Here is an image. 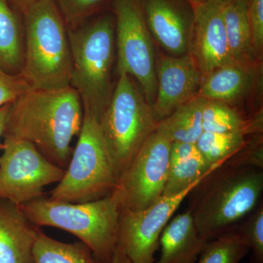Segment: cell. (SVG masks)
Segmentation results:
<instances>
[{
    "label": "cell",
    "instance_id": "16",
    "mask_svg": "<svg viewBox=\"0 0 263 263\" xmlns=\"http://www.w3.org/2000/svg\"><path fill=\"white\" fill-rule=\"evenodd\" d=\"M208 240L194 223L190 210L171 219L160 238V258L155 263H196Z\"/></svg>",
    "mask_w": 263,
    "mask_h": 263
},
{
    "label": "cell",
    "instance_id": "9",
    "mask_svg": "<svg viewBox=\"0 0 263 263\" xmlns=\"http://www.w3.org/2000/svg\"><path fill=\"white\" fill-rule=\"evenodd\" d=\"M0 157V198L18 204L44 197V189L58 183L65 170L48 161L30 142L3 138Z\"/></svg>",
    "mask_w": 263,
    "mask_h": 263
},
{
    "label": "cell",
    "instance_id": "31",
    "mask_svg": "<svg viewBox=\"0 0 263 263\" xmlns=\"http://www.w3.org/2000/svg\"><path fill=\"white\" fill-rule=\"evenodd\" d=\"M10 104L5 105L0 108V150H3V142H2L3 133L5 130V122H6L7 115L9 110Z\"/></svg>",
    "mask_w": 263,
    "mask_h": 263
},
{
    "label": "cell",
    "instance_id": "20",
    "mask_svg": "<svg viewBox=\"0 0 263 263\" xmlns=\"http://www.w3.org/2000/svg\"><path fill=\"white\" fill-rule=\"evenodd\" d=\"M8 0H0V68L11 75L22 72L24 57V22Z\"/></svg>",
    "mask_w": 263,
    "mask_h": 263
},
{
    "label": "cell",
    "instance_id": "25",
    "mask_svg": "<svg viewBox=\"0 0 263 263\" xmlns=\"http://www.w3.org/2000/svg\"><path fill=\"white\" fill-rule=\"evenodd\" d=\"M249 247L234 230L208 240L196 263H240Z\"/></svg>",
    "mask_w": 263,
    "mask_h": 263
},
{
    "label": "cell",
    "instance_id": "12",
    "mask_svg": "<svg viewBox=\"0 0 263 263\" xmlns=\"http://www.w3.org/2000/svg\"><path fill=\"white\" fill-rule=\"evenodd\" d=\"M157 90L152 108L157 122L198 95L201 74L190 53L181 57L160 55L156 62Z\"/></svg>",
    "mask_w": 263,
    "mask_h": 263
},
{
    "label": "cell",
    "instance_id": "4",
    "mask_svg": "<svg viewBox=\"0 0 263 263\" xmlns=\"http://www.w3.org/2000/svg\"><path fill=\"white\" fill-rule=\"evenodd\" d=\"M72 71L70 86L80 97L84 111L98 120L113 96L112 81L116 51L114 15L90 19L76 29H68Z\"/></svg>",
    "mask_w": 263,
    "mask_h": 263
},
{
    "label": "cell",
    "instance_id": "32",
    "mask_svg": "<svg viewBox=\"0 0 263 263\" xmlns=\"http://www.w3.org/2000/svg\"><path fill=\"white\" fill-rule=\"evenodd\" d=\"M110 263H131V262L128 258L127 254L124 253L123 249L119 245H117Z\"/></svg>",
    "mask_w": 263,
    "mask_h": 263
},
{
    "label": "cell",
    "instance_id": "22",
    "mask_svg": "<svg viewBox=\"0 0 263 263\" xmlns=\"http://www.w3.org/2000/svg\"><path fill=\"white\" fill-rule=\"evenodd\" d=\"M33 254L35 263H103L82 242L64 243L48 236L41 230Z\"/></svg>",
    "mask_w": 263,
    "mask_h": 263
},
{
    "label": "cell",
    "instance_id": "18",
    "mask_svg": "<svg viewBox=\"0 0 263 263\" xmlns=\"http://www.w3.org/2000/svg\"><path fill=\"white\" fill-rule=\"evenodd\" d=\"M254 81L253 65L233 62L202 81L198 96L230 105L248 94Z\"/></svg>",
    "mask_w": 263,
    "mask_h": 263
},
{
    "label": "cell",
    "instance_id": "13",
    "mask_svg": "<svg viewBox=\"0 0 263 263\" xmlns=\"http://www.w3.org/2000/svg\"><path fill=\"white\" fill-rule=\"evenodd\" d=\"M223 6L219 3L193 6L194 22L188 53L195 60L202 81L216 69L235 62L227 39Z\"/></svg>",
    "mask_w": 263,
    "mask_h": 263
},
{
    "label": "cell",
    "instance_id": "8",
    "mask_svg": "<svg viewBox=\"0 0 263 263\" xmlns=\"http://www.w3.org/2000/svg\"><path fill=\"white\" fill-rule=\"evenodd\" d=\"M113 5L118 76L133 77L152 106L157 90L155 51L141 0H114Z\"/></svg>",
    "mask_w": 263,
    "mask_h": 263
},
{
    "label": "cell",
    "instance_id": "26",
    "mask_svg": "<svg viewBox=\"0 0 263 263\" xmlns=\"http://www.w3.org/2000/svg\"><path fill=\"white\" fill-rule=\"evenodd\" d=\"M67 28L80 27L100 11L108 0H54Z\"/></svg>",
    "mask_w": 263,
    "mask_h": 263
},
{
    "label": "cell",
    "instance_id": "30",
    "mask_svg": "<svg viewBox=\"0 0 263 263\" xmlns=\"http://www.w3.org/2000/svg\"><path fill=\"white\" fill-rule=\"evenodd\" d=\"M8 1L17 12L23 15L38 0H8Z\"/></svg>",
    "mask_w": 263,
    "mask_h": 263
},
{
    "label": "cell",
    "instance_id": "19",
    "mask_svg": "<svg viewBox=\"0 0 263 263\" xmlns=\"http://www.w3.org/2000/svg\"><path fill=\"white\" fill-rule=\"evenodd\" d=\"M249 0H231L223 6L228 46L233 61L253 65L254 50L249 19Z\"/></svg>",
    "mask_w": 263,
    "mask_h": 263
},
{
    "label": "cell",
    "instance_id": "11",
    "mask_svg": "<svg viewBox=\"0 0 263 263\" xmlns=\"http://www.w3.org/2000/svg\"><path fill=\"white\" fill-rule=\"evenodd\" d=\"M195 183L173 196H162L158 201L140 211L120 212L117 245L131 263H155V254L162 232L184 199L200 184Z\"/></svg>",
    "mask_w": 263,
    "mask_h": 263
},
{
    "label": "cell",
    "instance_id": "2",
    "mask_svg": "<svg viewBox=\"0 0 263 263\" xmlns=\"http://www.w3.org/2000/svg\"><path fill=\"white\" fill-rule=\"evenodd\" d=\"M262 190V169L221 164L194 190L189 210L200 234L209 240L233 230L256 209Z\"/></svg>",
    "mask_w": 263,
    "mask_h": 263
},
{
    "label": "cell",
    "instance_id": "21",
    "mask_svg": "<svg viewBox=\"0 0 263 263\" xmlns=\"http://www.w3.org/2000/svg\"><path fill=\"white\" fill-rule=\"evenodd\" d=\"M205 99H192L157 124V131L171 143H195L201 136L202 110Z\"/></svg>",
    "mask_w": 263,
    "mask_h": 263
},
{
    "label": "cell",
    "instance_id": "27",
    "mask_svg": "<svg viewBox=\"0 0 263 263\" xmlns=\"http://www.w3.org/2000/svg\"><path fill=\"white\" fill-rule=\"evenodd\" d=\"M240 235L254 254L257 263H263V205L254 209L248 219L233 229Z\"/></svg>",
    "mask_w": 263,
    "mask_h": 263
},
{
    "label": "cell",
    "instance_id": "3",
    "mask_svg": "<svg viewBox=\"0 0 263 263\" xmlns=\"http://www.w3.org/2000/svg\"><path fill=\"white\" fill-rule=\"evenodd\" d=\"M24 65L31 89L70 86L72 56L68 28L54 0H38L23 14Z\"/></svg>",
    "mask_w": 263,
    "mask_h": 263
},
{
    "label": "cell",
    "instance_id": "23",
    "mask_svg": "<svg viewBox=\"0 0 263 263\" xmlns=\"http://www.w3.org/2000/svg\"><path fill=\"white\" fill-rule=\"evenodd\" d=\"M243 132L208 133L203 132L195 145L212 166L224 164L243 149L248 142Z\"/></svg>",
    "mask_w": 263,
    "mask_h": 263
},
{
    "label": "cell",
    "instance_id": "14",
    "mask_svg": "<svg viewBox=\"0 0 263 263\" xmlns=\"http://www.w3.org/2000/svg\"><path fill=\"white\" fill-rule=\"evenodd\" d=\"M153 39L173 57L188 53L194 22L193 7L186 0H141Z\"/></svg>",
    "mask_w": 263,
    "mask_h": 263
},
{
    "label": "cell",
    "instance_id": "10",
    "mask_svg": "<svg viewBox=\"0 0 263 263\" xmlns=\"http://www.w3.org/2000/svg\"><path fill=\"white\" fill-rule=\"evenodd\" d=\"M171 145L157 130L143 143L112 193L120 212L143 210L163 196Z\"/></svg>",
    "mask_w": 263,
    "mask_h": 263
},
{
    "label": "cell",
    "instance_id": "28",
    "mask_svg": "<svg viewBox=\"0 0 263 263\" xmlns=\"http://www.w3.org/2000/svg\"><path fill=\"white\" fill-rule=\"evenodd\" d=\"M31 89L21 74L11 75L0 68V108L13 103Z\"/></svg>",
    "mask_w": 263,
    "mask_h": 263
},
{
    "label": "cell",
    "instance_id": "6",
    "mask_svg": "<svg viewBox=\"0 0 263 263\" xmlns=\"http://www.w3.org/2000/svg\"><path fill=\"white\" fill-rule=\"evenodd\" d=\"M113 96L98 120L118 178L157 130L152 106L130 76H118ZM119 181V180H118Z\"/></svg>",
    "mask_w": 263,
    "mask_h": 263
},
{
    "label": "cell",
    "instance_id": "29",
    "mask_svg": "<svg viewBox=\"0 0 263 263\" xmlns=\"http://www.w3.org/2000/svg\"><path fill=\"white\" fill-rule=\"evenodd\" d=\"M249 19L256 53H262L263 48V0H249Z\"/></svg>",
    "mask_w": 263,
    "mask_h": 263
},
{
    "label": "cell",
    "instance_id": "1",
    "mask_svg": "<svg viewBox=\"0 0 263 263\" xmlns=\"http://www.w3.org/2000/svg\"><path fill=\"white\" fill-rule=\"evenodd\" d=\"M83 119L82 102L71 86L31 89L10 104L3 138L30 142L51 163L66 170Z\"/></svg>",
    "mask_w": 263,
    "mask_h": 263
},
{
    "label": "cell",
    "instance_id": "33",
    "mask_svg": "<svg viewBox=\"0 0 263 263\" xmlns=\"http://www.w3.org/2000/svg\"><path fill=\"white\" fill-rule=\"evenodd\" d=\"M192 6L208 4V3H219V4H227L231 0H186Z\"/></svg>",
    "mask_w": 263,
    "mask_h": 263
},
{
    "label": "cell",
    "instance_id": "15",
    "mask_svg": "<svg viewBox=\"0 0 263 263\" xmlns=\"http://www.w3.org/2000/svg\"><path fill=\"white\" fill-rule=\"evenodd\" d=\"M40 230L20 205L0 198V263H35L33 249Z\"/></svg>",
    "mask_w": 263,
    "mask_h": 263
},
{
    "label": "cell",
    "instance_id": "17",
    "mask_svg": "<svg viewBox=\"0 0 263 263\" xmlns=\"http://www.w3.org/2000/svg\"><path fill=\"white\" fill-rule=\"evenodd\" d=\"M221 164L211 165L195 143H173L163 196L177 195L195 183L201 182Z\"/></svg>",
    "mask_w": 263,
    "mask_h": 263
},
{
    "label": "cell",
    "instance_id": "7",
    "mask_svg": "<svg viewBox=\"0 0 263 263\" xmlns=\"http://www.w3.org/2000/svg\"><path fill=\"white\" fill-rule=\"evenodd\" d=\"M61 181L50 192L54 201L82 203L113 193L118 176L104 143L98 121L84 110L82 127Z\"/></svg>",
    "mask_w": 263,
    "mask_h": 263
},
{
    "label": "cell",
    "instance_id": "24",
    "mask_svg": "<svg viewBox=\"0 0 263 263\" xmlns=\"http://www.w3.org/2000/svg\"><path fill=\"white\" fill-rule=\"evenodd\" d=\"M202 128L203 132L208 133L239 131L247 135L256 131V127L247 122L231 105L206 99L202 106Z\"/></svg>",
    "mask_w": 263,
    "mask_h": 263
},
{
    "label": "cell",
    "instance_id": "5",
    "mask_svg": "<svg viewBox=\"0 0 263 263\" xmlns=\"http://www.w3.org/2000/svg\"><path fill=\"white\" fill-rule=\"evenodd\" d=\"M19 205L36 226L68 232L87 246L99 260L111 262L117 247L121 212L113 193L82 203L54 201L43 197Z\"/></svg>",
    "mask_w": 263,
    "mask_h": 263
}]
</instances>
